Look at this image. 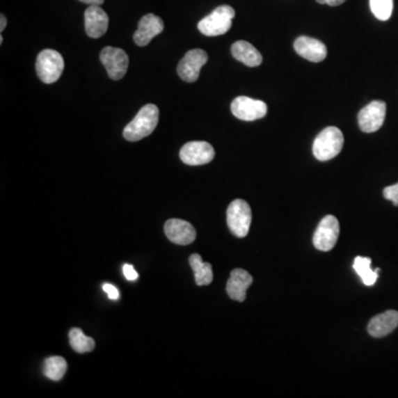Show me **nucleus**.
Returning <instances> with one entry per match:
<instances>
[{
	"mask_svg": "<svg viewBox=\"0 0 398 398\" xmlns=\"http://www.w3.org/2000/svg\"><path fill=\"white\" fill-rule=\"evenodd\" d=\"M159 118V110L157 105L146 104L124 129V138L129 142H138L148 138L157 129Z\"/></svg>",
	"mask_w": 398,
	"mask_h": 398,
	"instance_id": "1",
	"label": "nucleus"
},
{
	"mask_svg": "<svg viewBox=\"0 0 398 398\" xmlns=\"http://www.w3.org/2000/svg\"><path fill=\"white\" fill-rule=\"evenodd\" d=\"M344 144V136L341 129L328 127L315 138L313 155L321 161H330L339 155Z\"/></svg>",
	"mask_w": 398,
	"mask_h": 398,
	"instance_id": "2",
	"label": "nucleus"
},
{
	"mask_svg": "<svg viewBox=\"0 0 398 398\" xmlns=\"http://www.w3.org/2000/svg\"><path fill=\"white\" fill-rule=\"evenodd\" d=\"M234 16L236 13L232 7L227 5L221 6L198 22V30L207 37L225 35L232 28Z\"/></svg>",
	"mask_w": 398,
	"mask_h": 398,
	"instance_id": "3",
	"label": "nucleus"
},
{
	"mask_svg": "<svg viewBox=\"0 0 398 398\" xmlns=\"http://www.w3.org/2000/svg\"><path fill=\"white\" fill-rule=\"evenodd\" d=\"M65 69V60L61 54L52 49H45L39 54L35 62V70L43 83L57 82Z\"/></svg>",
	"mask_w": 398,
	"mask_h": 398,
	"instance_id": "4",
	"label": "nucleus"
},
{
	"mask_svg": "<svg viewBox=\"0 0 398 398\" xmlns=\"http://www.w3.org/2000/svg\"><path fill=\"white\" fill-rule=\"evenodd\" d=\"M253 214L251 208L244 199H234L227 209V223L232 234L244 238L250 229Z\"/></svg>",
	"mask_w": 398,
	"mask_h": 398,
	"instance_id": "5",
	"label": "nucleus"
},
{
	"mask_svg": "<svg viewBox=\"0 0 398 398\" xmlns=\"http://www.w3.org/2000/svg\"><path fill=\"white\" fill-rule=\"evenodd\" d=\"M100 59L112 80H121L127 74L129 60L123 49L105 47L100 54Z\"/></svg>",
	"mask_w": 398,
	"mask_h": 398,
	"instance_id": "6",
	"label": "nucleus"
},
{
	"mask_svg": "<svg viewBox=\"0 0 398 398\" xmlns=\"http://www.w3.org/2000/svg\"><path fill=\"white\" fill-rule=\"evenodd\" d=\"M340 223L334 216L328 215L320 221L313 236V245L320 251H330L337 245Z\"/></svg>",
	"mask_w": 398,
	"mask_h": 398,
	"instance_id": "7",
	"label": "nucleus"
},
{
	"mask_svg": "<svg viewBox=\"0 0 398 398\" xmlns=\"http://www.w3.org/2000/svg\"><path fill=\"white\" fill-rule=\"evenodd\" d=\"M208 61L207 52L202 49H193L178 63L177 73L185 82L193 83L198 80L200 70Z\"/></svg>",
	"mask_w": 398,
	"mask_h": 398,
	"instance_id": "8",
	"label": "nucleus"
},
{
	"mask_svg": "<svg viewBox=\"0 0 398 398\" xmlns=\"http://www.w3.org/2000/svg\"><path fill=\"white\" fill-rule=\"evenodd\" d=\"M180 157L183 163L191 166L208 164L215 157V150L207 142L186 143L180 152Z\"/></svg>",
	"mask_w": 398,
	"mask_h": 398,
	"instance_id": "9",
	"label": "nucleus"
},
{
	"mask_svg": "<svg viewBox=\"0 0 398 398\" xmlns=\"http://www.w3.org/2000/svg\"><path fill=\"white\" fill-rule=\"evenodd\" d=\"M386 116V103L373 101L364 106L358 113V125L362 132L373 133L379 131L384 124Z\"/></svg>",
	"mask_w": 398,
	"mask_h": 398,
	"instance_id": "10",
	"label": "nucleus"
},
{
	"mask_svg": "<svg viewBox=\"0 0 398 398\" xmlns=\"http://www.w3.org/2000/svg\"><path fill=\"white\" fill-rule=\"evenodd\" d=\"M266 111L268 108L266 103L248 97H236L232 103V114L242 121L262 119L266 116Z\"/></svg>",
	"mask_w": 398,
	"mask_h": 398,
	"instance_id": "11",
	"label": "nucleus"
},
{
	"mask_svg": "<svg viewBox=\"0 0 398 398\" xmlns=\"http://www.w3.org/2000/svg\"><path fill=\"white\" fill-rule=\"evenodd\" d=\"M165 234L170 241L176 245L187 246L196 239V230L189 221L173 218L164 226Z\"/></svg>",
	"mask_w": 398,
	"mask_h": 398,
	"instance_id": "12",
	"label": "nucleus"
},
{
	"mask_svg": "<svg viewBox=\"0 0 398 398\" xmlns=\"http://www.w3.org/2000/svg\"><path fill=\"white\" fill-rule=\"evenodd\" d=\"M86 33L90 38H101L108 31L109 16L99 5H90L84 13Z\"/></svg>",
	"mask_w": 398,
	"mask_h": 398,
	"instance_id": "13",
	"label": "nucleus"
},
{
	"mask_svg": "<svg viewBox=\"0 0 398 398\" xmlns=\"http://www.w3.org/2000/svg\"><path fill=\"white\" fill-rule=\"evenodd\" d=\"M164 30V22L153 14H148L141 18L138 28L135 31L133 39L138 47L148 46L152 39L155 38Z\"/></svg>",
	"mask_w": 398,
	"mask_h": 398,
	"instance_id": "14",
	"label": "nucleus"
},
{
	"mask_svg": "<svg viewBox=\"0 0 398 398\" xmlns=\"http://www.w3.org/2000/svg\"><path fill=\"white\" fill-rule=\"evenodd\" d=\"M294 50L298 56L311 62H321L326 59L328 50L322 41L310 37H298L294 41Z\"/></svg>",
	"mask_w": 398,
	"mask_h": 398,
	"instance_id": "15",
	"label": "nucleus"
},
{
	"mask_svg": "<svg viewBox=\"0 0 398 398\" xmlns=\"http://www.w3.org/2000/svg\"><path fill=\"white\" fill-rule=\"evenodd\" d=\"M253 282V276L244 269H234L230 273L227 282V294L234 301L244 302L247 296V290Z\"/></svg>",
	"mask_w": 398,
	"mask_h": 398,
	"instance_id": "16",
	"label": "nucleus"
},
{
	"mask_svg": "<svg viewBox=\"0 0 398 398\" xmlns=\"http://www.w3.org/2000/svg\"><path fill=\"white\" fill-rule=\"evenodd\" d=\"M398 326V312L390 310L369 321L367 331L373 337H386Z\"/></svg>",
	"mask_w": 398,
	"mask_h": 398,
	"instance_id": "17",
	"label": "nucleus"
},
{
	"mask_svg": "<svg viewBox=\"0 0 398 398\" xmlns=\"http://www.w3.org/2000/svg\"><path fill=\"white\" fill-rule=\"evenodd\" d=\"M232 54L234 59L242 62L247 67H258L262 63V56L251 43L240 40L232 47Z\"/></svg>",
	"mask_w": 398,
	"mask_h": 398,
	"instance_id": "18",
	"label": "nucleus"
},
{
	"mask_svg": "<svg viewBox=\"0 0 398 398\" xmlns=\"http://www.w3.org/2000/svg\"><path fill=\"white\" fill-rule=\"evenodd\" d=\"M189 264L194 271L195 281L197 285H208L213 282L214 275L212 264L204 262L198 253L189 257Z\"/></svg>",
	"mask_w": 398,
	"mask_h": 398,
	"instance_id": "19",
	"label": "nucleus"
},
{
	"mask_svg": "<svg viewBox=\"0 0 398 398\" xmlns=\"http://www.w3.org/2000/svg\"><path fill=\"white\" fill-rule=\"evenodd\" d=\"M371 264V258H364V257H356L353 264V268L356 273L360 276L364 285L367 287L375 285L379 273V269H372Z\"/></svg>",
	"mask_w": 398,
	"mask_h": 398,
	"instance_id": "20",
	"label": "nucleus"
},
{
	"mask_svg": "<svg viewBox=\"0 0 398 398\" xmlns=\"http://www.w3.org/2000/svg\"><path fill=\"white\" fill-rule=\"evenodd\" d=\"M67 364L65 358L61 356H51L45 360L43 365V374L49 379L58 382L67 373Z\"/></svg>",
	"mask_w": 398,
	"mask_h": 398,
	"instance_id": "21",
	"label": "nucleus"
},
{
	"mask_svg": "<svg viewBox=\"0 0 398 398\" xmlns=\"http://www.w3.org/2000/svg\"><path fill=\"white\" fill-rule=\"evenodd\" d=\"M70 345L77 353H89L95 350V342L92 337H86L81 328H71L69 332Z\"/></svg>",
	"mask_w": 398,
	"mask_h": 398,
	"instance_id": "22",
	"label": "nucleus"
},
{
	"mask_svg": "<svg viewBox=\"0 0 398 398\" xmlns=\"http://www.w3.org/2000/svg\"><path fill=\"white\" fill-rule=\"evenodd\" d=\"M369 7L377 19L385 22L393 13V0H369Z\"/></svg>",
	"mask_w": 398,
	"mask_h": 398,
	"instance_id": "23",
	"label": "nucleus"
},
{
	"mask_svg": "<svg viewBox=\"0 0 398 398\" xmlns=\"http://www.w3.org/2000/svg\"><path fill=\"white\" fill-rule=\"evenodd\" d=\"M383 194H384L385 198L390 200L395 206H398V183L385 187Z\"/></svg>",
	"mask_w": 398,
	"mask_h": 398,
	"instance_id": "24",
	"label": "nucleus"
},
{
	"mask_svg": "<svg viewBox=\"0 0 398 398\" xmlns=\"http://www.w3.org/2000/svg\"><path fill=\"white\" fill-rule=\"evenodd\" d=\"M123 273L127 280H131V281H134V280L138 279V273L136 270L134 269V266L132 264H124L123 266Z\"/></svg>",
	"mask_w": 398,
	"mask_h": 398,
	"instance_id": "25",
	"label": "nucleus"
},
{
	"mask_svg": "<svg viewBox=\"0 0 398 398\" xmlns=\"http://www.w3.org/2000/svg\"><path fill=\"white\" fill-rule=\"evenodd\" d=\"M102 288L103 290L108 294L109 298H110L111 300H118V298H119V290H118L114 285H109V283H104Z\"/></svg>",
	"mask_w": 398,
	"mask_h": 398,
	"instance_id": "26",
	"label": "nucleus"
},
{
	"mask_svg": "<svg viewBox=\"0 0 398 398\" xmlns=\"http://www.w3.org/2000/svg\"><path fill=\"white\" fill-rule=\"evenodd\" d=\"M319 3H322V5H328V6H340L342 3H345L347 0H317Z\"/></svg>",
	"mask_w": 398,
	"mask_h": 398,
	"instance_id": "27",
	"label": "nucleus"
},
{
	"mask_svg": "<svg viewBox=\"0 0 398 398\" xmlns=\"http://www.w3.org/2000/svg\"><path fill=\"white\" fill-rule=\"evenodd\" d=\"M81 3H86V5H102L104 0H79Z\"/></svg>",
	"mask_w": 398,
	"mask_h": 398,
	"instance_id": "28",
	"label": "nucleus"
},
{
	"mask_svg": "<svg viewBox=\"0 0 398 398\" xmlns=\"http://www.w3.org/2000/svg\"><path fill=\"white\" fill-rule=\"evenodd\" d=\"M0 22H1L0 31L3 33V30H5L6 26H7V18H6L5 15L1 14V16H0Z\"/></svg>",
	"mask_w": 398,
	"mask_h": 398,
	"instance_id": "29",
	"label": "nucleus"
},
{
	"mask_svg": "<svg viewBox=\"0 0 398 398\" xmlns=\"http://www.w3.org/2000/svg\"><path fill=\"white\" fill-rule=\"evenodd\" d=\"M3 35H0V45H3Z\"/></svg>",
	"mask_w": 398,
	"mask_h": 398,
	"instance_id": "30",
	"label": "nucleus"
}]
</instances>
